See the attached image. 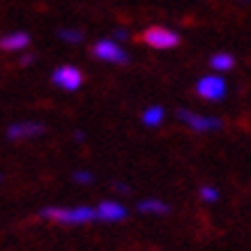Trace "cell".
I'll use <instances>...</instances> for the list:
<instances>
[{
    "mask_svg": "<svg viewBox=\"0 0 251 251\" xmlns=\"http://www.w3.org/2000/svg\"><path fill=\"white\" fill-rule=\"evenodd\" d=\"M42 219H49L53 224H62V226H85V224H92L97 221V207L90 205H74V207H44L39 212Z\"/></svg>",
    "mask_w": 251,
    "mask_h": 251,
    "instance_id": "obj_1",
    "label": "cell"
},
{
    "mask_svg": "<svg viewBox=\"0 0 251 251\" xmlns=\"http://www.w3.org/2000/svg\"><path fill=\"white\" fill-rule=\"evenodd\" d=\"M177 120L184 122L189 129L194 131H217L224 127V122L219 118H212V115H198V113H191L187 108H177Z\"/></svg>",
    "mask_w": 251,
    "mask_h": 251,
    "instance_id": "obj_2",
    "label": "cell"
},
{
    "mask_svg": "<svg viewBox=\"0 0 251 251\" xmlns=\"http://www.w3.org/2000/svg\"><path fill=\"white\" fill-rule=\"evenodd\" d=\"M92 53L99 60L113 62V65H127L129 62V55L125 53L120 46H118V42H113V39H99L97 44L92 46Z\"/></svg>",
    "mask_w": 251,
    "mask_h": 251,
    "instance_id": "obj_3",
    "label": "cell"
},
{
    "mask_svg": "<svg viewBox=\"0 0 251 251\" xmlns=\"http://www.w3.org/2000/svg\"><path fill=\"white\" fill-rule=\"evenodd\" d=\"M51 81H53V85L62 88V90L74 92V90H78V88H81L83 76H81V69H78V67H74V65H62V67H58L53 72Z\"/></svg>",
    "mask_w": 251,
    "mask_h": 251,
    "instance_id": "obj_4",
    "label": "cell"
},
{
    "mask_svg": "<svg viewBox=\"0 0 251 251\" xmlns=\"http://www.w3.org/2000/svg\"><path fill=\"white\" fill-rule=\"evenodd\" d=\"M143 39H145V44H150L152 49H173V46L180 44V35H177V32L159 28V25L145 30Z\"/></svg>",
    "mask_w": 251,
    "mask_h": 251,
    "instance_id": "obj_5",
    "label": "cell"
},
{
    "mask_svg": "<svg viewBox=\"0 0 251 251\" xmlns=\"http://www.w3.org/2000/svg\"><path fill=\"white\" fill-rule=\"evenodd\" d=\"M196 92L207 101H221L226 97V83L221 76H205L196 83Z\"/></svg>",
    "mask_w": 251,
    "mask_h": 251,
    "instance_id": "obj_6",
    "label": "cell"
},
{
    "mask_svg": "<svg viewBox=\"0 0 251 251\" xmlns=\"http://www.w3.org/2000/svg\"><path fill=\"white\" fill-rule=\"evenodd\" d=\"M44 134V125L35 120L25 122H14L7 127V138L9 141H28V138H37Z\"/></svg>",
    "mask_w": 251,
    "mask_h": 251,
    "instance_id": "obj_7",
    "label": "cell"
},
{
    "mask_svg": "<svg viewBox=\"0 0 251 251\" xmlns=\"http://www.w3.org/2000/svg\"><path fill=\"white\" fill-rule=\"evenodd\" d=\"M127 207L118 203V201H101L97 205V221H104V224H118V221L127 219Z\"/></svg>",
    "mask_w": 251,
    "mask_h": 251,
    "instance_id": "obj_8",
    "label": "cell"
},
{
    "mask_svg": "<svg viewBox=\"0 0 251 251\" xmlns=\"http://www.w3.org/2000/svg\"><path fill=\"white\" fill-rule=\"evenodd\" d=\"M138 212L148 214V217H166L171 212V205L161 198H141L138 201Z\"/></svg>",
    "mask_w": 251,
    "mask_h": 251,
    "instance_id": "obj_9",
    "label": "cell"
},
{
    "mask_svg": "<svg viewBox=\"0 0 251 251\" xmlns=\"http://www.w3.org/2000/svg\"><path fill=\"white\" fill-rule=\"evenodd\" d=\"M28 44H30V35L28 32H9V35H5L0 39L2 51H21Z\"/></svg>",
    "mask_w": 251,
    "mask_h": 251,
    "instance_id": "obj_10",
    "label": "cell"
},
{
    "mask_svg": "<svg viewBox=\"0 0 251 251\" xmlns=\"http://www.w3.org/2000/svg\"><path fill=\"white\" fill-rule=\"evenodd\" d=\"M164 115L166 113H164L161 106H148L143 111V115H141V120H143L145 127H152L154 129V127H159L161 122H164Z\"/></svg>",
    "mask_w": 251,
    "mask_h": 251,
    "instance_id": "obj_11",
    "label": "cell"
},
{
    "mask_svg": "<svg viewBox=\"0 0 251 251\" xmlns=\"http://www.w3.org/2000/svg\"><path fill=\"white\" fill-rule=\"evenodd\" d=\"M233 65H235V60H233V55H228V53H217V55H212V60H210V67H212L214 72H228Z\"/></svg>",
    "mask_w": 251,
    "mask_h": 251,
    "instance_id": "obj_12",
    "label": "cell"
},
{
    "mask_svg": "<svg viewBox=\"0 0 251 251\" xmlns=\"http://www.w3.org/2000/svg\"><path fill=\"white\" fill-rule=\"evenodd\" d=\"M58 37H60L62 42H69V44H78V42L83 39V32L76 30V28H60V30H58Z\"/></svg>",
    "mask_w": 251,
    "mask_h": 251,
    "instance_id": "obj_13",
    "label": "cell"
},
{
    "mask_svg": "<svg viewBox=\"0 0 251 251\" xmlns=\"http://www.w3.org/2000/svg\"><path fill=\"white\" fill-rule=\"evenodd\" d=\"M198 194H201V201H203V203H217V201H219V189L212 187V184H203Z\"/></svg>",
    "mask_w": 251,
    "mask_h": 251,
    "instance_id": "obj_14",
    "label": "cell"
},
{
    "mask_svg": "<svg viewBox=\"0 0 251 251\" xmlns=\"http://www.w3.org/2000/svg\"><path fill=\"white\" fill-rule=\"evenodd\" d=\"M72 180L76 184H92L95 182V175H92L90 171H74V173H72Z\"/></svg>",
    "mask_w": 251,
    "mask_h": 251,
    "instance_id": "obj_15",
    "label": "cell"
},
{
    "mask_svg": "<svg viewBox=\"0 0 251 251\" xmlns=\"http://www.w3.org/2000/svg\"><path fill=\"white\" fill-rule=\"evenodd\" d=\"M113 187H115V191H120V194H129V187H127V184H122V182H115Z\"/></svg>",
    "mask_w": 251,
    "mask_h": 251,
    "instance_id": "obj_16",
    "label": "cell"
},
{
    "mask_svg": "<svg viewBox=\"0 0 251 251\" xmlns=\"http://www.w3.org/2000/svg\"><path fill=\"white\" fill-rule=\"evenodd\" d=\"M113 37L115 39H127V30H125V28H118V30L113 32Z\"/></svg>",
    "mask_w": 251,
    "mask_h": 251,
    "instance_id": "obj_17",
    "label": "cell"
},
{
    "mask_svg": "<svg viewBox=\"0 0 251 251\" xmlns=\"http://www.w3.org/2000/svg\"><path fill=\"white\" fill-rule=\"evenodd\" d=\"M32 60H35V55H32V53H28V55H25V58H23V60H21V65H23V67H25V65H30Z\"/></svg>",
    "mask_w": 251,
    "mask_h": 251,
    "instance_id": "obj_18",
    "label": "cell"
},
{
    "mask_svg": "<svg viewBox=\"0 0 251 251\" xmlns=\"http://www.w3.org/2000/svg\"><path fill=\"white\" fill-rule=\"evenodd\" d=\"M74 138H76V141H85V134L83 131H74Z\"/></svg>",
    "mask_w": 251,
    "mask_h": 251,
    "instance_id": "obj_19",
    "label": "cell"
},
{
    "mask_svg": "<svg viewBox=\"0 0 251 251\" xmlns=\"http://www.w3.org/2000/svg\"><path fill=\"white\" fill-rule=\"evenodd\" d=\"M242 2H249V0H242Z\"/></svg>",
    "mask_w": 251,
    "mask_h": 251,
    "instance_id": "obj_20",
    "label": "cell"
}]
</instances>
